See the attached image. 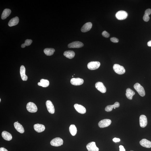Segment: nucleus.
<instances>
[{
	"instance_id": "obj_1",
	"label": "nucleus",
	"mask_w": 151,
	"mask_h": 151,
	"mask_svg": "<svg viewBox=\"0 0 151 151\" xmlns=\"http://www.w3.org/2000/svg\"><path fill=\"white\" fill-rule=\"evenodd\" d=\"M113 69L115 72L119 75H122L125 72V70L123 66L117 64H114Z\"/></svg>"
},
{
	"instance_id": "obj_2",
	"label": "nucleus",
	"mask_w": 151,
	"mask_h": 151,
	"mask_svg": "<svg viewBox=\"0 0 151 151\" xmlns=\"http://www.w3.org/2000/svg\"><path fill=\"white\" fill-rule=\"evenodd\" d=\"M134 88L140 96H144L145 95L144 89L139 83H137L134 86Z\"/></svg>"
},
{
	"instance_id": "obj_3",
	"label": "nucleus",
	"mask_w": 151,
	"mask_h": 151,
	"mask_svg": "<svg viewBox=\"0 0 151 151\" xmlns=\"http://www.w3.org/2000/svg\"><path fill=\"white\" fill-rule=\"evenodd\" d=\"M26 109L28 111L31 113H35L38 110L37 107L35 104L31 102L27 103Z\"/></svg>"
},
{
	"instance_id": "obj_4",
	"label": "nucleus",
	"mask_w": 151,
	"mask_h": 151,
	"mask_svg": "<svg viewBox=\"0 0 151 151\" xmlns=\"http://www.w3.org/2000/svg\"><path fill=\"white\" fill-rule=\"evenodd\" d=\"M128 15V14L126 11L121 10L116 14V17L118 20H122L127 18Z\"/></svg>"
},
{
	"instance_id": "obj_5",
	"label": "nucleus",
	"mask_w": 151,
	"mask_h": 151,
	"mask_svg": "<svg viewBox=\"0 0 151 151\" xmlns=\"http://www.w3.org/2000/svg\"><path fill=\"white\" fill-rule=\"evenodd\" d=\"M63 141L62 138L57 137L53 139L50 142V144L53 146L58 147L62 145Z\"/></svg>"
},
{
	"instance_id": "obj_6",
	"label": "nucleus",
	"mask_w": 151,
	"mask_h": 151,
	"mask_svg": "<svg viewBox=\"0 0 151 151\" xmlns=\"http://www.w3.org/2000/svg\"><path fill=\"white\" fill-rule=\"evenodd\" d=\"M100 65V63L98 61H92L88 63L87 67L89 69L95 70L98 69Z\"/></svg>"
},
{
	"instance_id": "obj_7",
	"label": "nucleus",
	"mask_w": 151,
	"mask_h": 151,
	"mask_svg": "<svg viewBox=\"0 0 151 151\" xmlns=\"http://www.w3.org/2000/svg\"><path fill=\"white\" fill-rule=\"evenodd\" d=\"M111 123V121L110 119H103L100 121L98 124V125L100 128H104L109 126Z\"/></svg>"
},
{
	"instance_id": "obj_8",
	"label": "nucleus",
	"mask_w": 151,
	"mask_h": 151,
	"mask_svg": "<svg viewBox=\"0 0 151 151\" xmlns=\"http://www.w3.org/2000/svg\"><path fill=\"white\" fill-rule=\"evenodd\" d=\"M87 148L89 151H99V149L96 147L95 142H91L88 144Z\"/></svg>"
},
{
	"instance_id": "obj_9",
	"label": "nucleus",
	"mask_w": 151,
	"mask_h": 151,
	"mask_svg": "<svg viewBox=\"0 0 151 151\" xmlns=\"http://www.w3.org/2000/svg\"><path fill=\"white\" fill-rule=\"evenodd\" d=\"M95 86L96 88L98 90L103 93H106V87L103 82H98L96 84Z\"/></svg>"
},
{
	"instance_id": "obj_10",
	"label": "nucleus",
	"mask_w": 151,
	"mask_h": 151,
	"mask_svg": "<svg viewBox=\"0 0 151 151\" xmlns=\"http://www.w3.org/2000/svg\"><path fill=\"white\" fill-rule=\"evenodd\" d=\"M83 44L81 42L76 41L69 44L68 45L69 48H79L83 47Z\"/></svg>"
},
{
	"instance_id": "obj_11",
	"label": "nucleus",
	"mask_w": 151,
	"mask_h": 151,
	"mask_svg": "<svg viewBox=\"0 0 151 151\" xmlns=\"http://www.w3.org/2000/svg\"><path fill=\"white\" fill-rule=\"evenodd\" d=\"M46 106L49 113L53 114L55 113V110L54 106L52 102L50 100L47 101L46 103Z\"/></svg>"
},
{
	"instance_id": "obj_12",
	"label": "nucleus",
	"mask_w": 151,
	"mask_h": 151,
	"mask_svg": "<svg viewBox=\"0 0 151 151\" xmlns=\"http://www.w3.org/2000/svg\"><path fill=\"white\" fill-rule=\"evenodd\" d=\"M139 122L140 127L144 128L146 126L147 124V119L146 116L144 115L140 116L139 118Z\"/></svg>"
},
{
	"instance_id": "obj_13",
	"label": "nucleus",
	"mask_w": 151,
	"mask_h": 151,
	"mask_svg": "<svg viewBox=\"0 0 151 151\" xmlns=\"http://www.w3.org/2000/svg\"><path fill=\"white\" fill-rule=\"evenodd\" d=\"M83 82V79L80 78H73L71 80V83L72 85L75 86L81 85Z\"/></svg>"
},
{
	"instance_id": "obj_14",
	"label": "nucleus",
	"mask_w": 151,
	"mask_h": 151,
	"mask_svg": "<svg viewBox=\"0 0 151 151\" xmlns=\"http://www.w3.org/2000/svg\"><path fill=\"white\" fill-rule=\"evenodd\" d=\"M74 107L76 111L80 114H84L86 112V108L82 105L75 104L74 105Z\"/></svg>"
},
{
	"instance_id": "obj_15",
	"label": "nucleus",
	"mask_w": 151,
	"mask_h": 151,
	"mask_svg": "<svg viewBox=\"0 0 151 151\" xmlns=\"http://www.w3.org/2000/svg\"><path fill=\"white\" fill-rule=\"evenodd\" d=\"M140 144L142 146L147 148L151 147V142L146 139H143L139 142Z\"/></svg>"
},
{
	"instance_id": "obj_16",
	"label": "nucleus",
	"mask_w": 151,
	"mask_h": 151,
	"mask_svg": "<svg viewBox=\"0 0 151 151\" xmlns=\"http://www.w3.org/2000/svg\"><path fill=\"white\" fill-rule=\"evenodd\" d=\"M34 129L36 132L40 133L43 132L45 130V127L43 124H36L34 126Z\"/></svg>"
},
{
	"instance_id": "obj_17",
	"label": "nucleus",
	"mask_w": 151,
	"mask_h": 151,
	"mask_svg": "<svg viewBox=\"0 0 151 151\" xmlns=\"http://www.w3.org/2000/svg\"><path fill=\"white\" fill-rule=\"evenodd\" d=\"M26 69L24 66H21L20 69V73L22 80L26 81L27 80L28 77L25 74Z\"/></svg>"
},
{
	"instance_id": "obj_18",
	"label": "nucleus",
	"mask_w": 151,
	"mask_h": 151,
	"mask_svg": "<svg viewBox=\"0 0 151 151\" xmlns=\"http://www.w3.org/2000/svg\"><path fill=\"white\" fill-rule=\"evenodd\" d=\"M92 24L90 22H88L85 23L82 26L81 30L82 32H87L90 30L92 27Z\"/></svg>"
},
{
	"instance_id": "obj_19",
	"label": "nucleus",
	"mask_w": 151,
	"mask_h": 151,
	"mask_svg": "<svg viewBox=\"0 0 151 151\" xmlns=\"http://www.w3.org/2000/svg\"><path fill=\"white\" fill-rule=\"evenodd\" d=\"M15 129L19 133H23L24 130L23 126L18 122H15L14 124Z\"/></svg>"
},
{
	"instance_id": "obj_20",
	"label": "nucleus",
	"mask_w": 151,
	"mask_h": 151,
	"mask_svg": "<svg viewBox=\"0 0 151 151\" xmlns=\"http://www.w3.org/2000/svg\"><path fill=\"white\" fill-rule=\"evenodd\" d=\"M120 106V103L118 102H116L113 105H110L107 106L105 109V110L107 112L111 111L113 108H118Z\"/></svg>"
},
{
	"instance_id": "obj_21",
	"label": "nucleus",
	"mask_w": 151,
	"mask_h": 151,
	"mask_svg": "<svg viewBox=\"0 0 151 151\" xmlns=\"http://www.w3.org/2000/svg\"><path fill=\"white\" fill-rule=\"evenodd\" d=\"M1 136L3 138L7 141H10L12 139V135L10 133L6 131H3Z\"/></svg>"
},
{
	"instance_id": "obj_22",
	"label": "nucleus",
	"mask_w": 151,
	"mask_h": 151,
	"mask_svg": "<svg viewBox=\"0 0 151 151\" xmlns=\"http://www.w3.org/2000/svg\"><path fill=\"white\" fill-rule=\"evenodd\" d=\"M135 94L134 91L131 89L128 88L126 89V95L128 99L130 100H132L133 96Z\"/></svg>"
},
{
	"instance_id": "obj_23",
	"label": "nucleus",
	"mask_w": 151,
	"mask_h": 151,
	"mask_svg": "<svg viewBox=\"0 0 151 151\" xmlns=\"http://www.w3.org/2000/svg\"><path fill=\"white\" fill-rule=\"evenodd\" d=\"M19 21V18L17 17H16L10 21L8 23V25L10 27L15 26L18 24Z\"/></svg>"
},
{
	"instance_id": "obj_24",
	"label": "nucleus",
	"mask_w": 151,
	"mask_h": 151,
	"mask_svg": "<svg viewBox=\"0 0 151 151\" xmlns=\"http://www.w3.org/2000/svg\"><path fill=\"white\" fill-rule=\"evenodd\" d=\"M64 55L67 58L69 59H72L74 57L75 53L73 51H67L64 52Z\"/></svg>"
},
{
	"instance_id": "obj_25",
	"label": "nucleus",
	"mask_w": 151,
	"mask_h": 151,
	"mask_svg": "<svg viewBox=\"0 0 151 151\" xmlns=\"http://www.w3.org/2000/svg\"><path fill=\"white\" fill-rule=\"evenodd\" d=\"M11 12V10L7 8L3 10L2 14L1 19L3 20L6 19L7 17L9 16Z\"/></svg>"
},
{
	"instance_id": "obj_26",
	"label": "nucleus",
	"mask_w": 151,
	"mask_h": 151,
	"mask_svg": "<svg viewBox=\"0 0 151 151\" xmlns=\"http://www.w3.org/2000/svg\"><path fill=\"white\" fill-rule=\"evenodd\" d=\"M49 85V81L47 80L41 79L40 82L38 83V85L43 87H46L48 86Z\"/></svg>"
},
{
	"instance_id": "obj_27",
	"label": "nucleus",
	"mask_w": 151,
	"mask_h": 151,
	"mask_svg": "<svg viewBox=\"0 0 151 151\" xmlns=\"http://www.w3.org/2000/svg\"><path fill=\"white\" fill-rule=\"evenodd\" d=\"M69 130L72 136H74L77 132V129L76 126L74 124H71L69 128Z\"/></svg>"
},
{
	"instance_id": "obj_28",
	"label": "nucleus",
	"mask_w": 151,
	"mask_h": 151,
	"mask_svg": "<svg viewBox=\"0 0 151 151\" xmlns=\"http://www.w3.org/2000/svg\"><path fill=\"white\" fill-rule=\"evenodd\" d=\"M55 52V50L53 48H46L44 50L45 54L47 56L52 55Z\"/></svg>"
},
{
	"instance_id": "obj_29",
	"label": "nucleus",
	"mask_w": 151,
	"mask_h": 151,
	"mask_svg": "<svg viewBox=\"0 0 151 151\" xmlns=\"http://www.w3.org/2000/svg\"><path fill=\"white\" fill-rule=\"evenodd\" d=\"M32 42V40H31L27 39L25 40L24 44H25L26 46H29L31 45Z\"/></svg>"
},
{
	"instance_id": "obj_30",
	"label": "nucleus",
	"mask_w": 151,
	"mask_h": 151,
	"mask_svg": "<svg viewBox=\"0 0 151 151\" xmlns=\"http://www.w3.org/2000/svg\"><path fill=\"white\" fill-rule=\"evenodd\" d=\"M102 34L103 37L106 38H108L110 36V34L106 31H103Z\"/></svg>"
},
{
	"instance_id": "obj_31",
	"label": "nucleus",
	"mask_w": 151,
	"mask_h": 151,
	"mask_svg": "<svg viewBox=\"0 0 151 151\" xmlns=\"http://www.w3.org/2000/svg\"><path fill=\"white\" fill-rule=\"evenodd\" d=\"M143 19L145 21L148 22L150 20V17H149V15L145 14L143 17Z\"/></svg>"
},
{
	"instance_id": "obj_32",
	"label": "nucleus",
	"mask_w": 151,
	"mask_h": 151,
	"mask_svg": "<svg viewBox=\"0 0 151 151\" xmlns=\"http://www.w3.org/2000/svg\"><path fill=\"white\" fill-rule=\"evenodd\" d=\"M110 40L112 42L114 43H117L119 42V40L118 39L115 37L111 38H110Z\"/></svg>"
},
{
	"instance_id": "obj_33",
	"label": "nucleus",
	"mask_w": 151,
	"mask_h": 151,
	"mask_svg": "<svg viewBox=\"0 0 151 151\" xmlns=\"http://www.w3.org/2000/svg\"><path fill=\"white\" fill-rule=\"evenodd\" d=\"M145 14L147 15H149L151 14V9H148L145 10Z\"/></svg>"
},
{
	"instance_id": "obj_34",
	"label": "nucleus",
	"mask_w": 151,
	"mask_h": 151,
	"mask_svg": "<svg viewBox=\"0 0 151 151\" xmlns=\"http://www.w3.org/2000/svg\"><path fill=\"white\" fill-rule=\"evenodd\" d=\"M113 141L115 143H117V142H120V138H115L113 139Z\"/></svg>"
},
{
	"instance_id": "obj_35",
	"label": "nucleus",
	"mask_w": 151,
	"mask_h": 151,
	"mask_svg": "<svg viewBox=\"0 0 151 151\" xmlns=\"http://www.w3.org/2000/svg\"><path fill=\"white\" fill-rule=\"evenodd\" d=\"M119 148H120V151H125V149L123 145H120L119 146Z\"/></svg>"
},
{
	"instance_id": "obj_36",
	"label": "nucleus",
	"mask_w": 151,
	"mask_h": 151,
	"mask_svg": "<svg viewBox=\"0 0 151 151\" xmlns=\"http://www.w3.org/2000/svg\"><path fill=\"white\" fill-rule=\"evenodd\" d=\"M0 151H8L6 148L4 147H1L0 148Z\"/></svg>"
},
{
	"instance_id": "obj_37",
	"label": "nucleus",
	"mask_w": 151,
	"mask_h": 151,
	"mask_svg": "<svg viewBox=\"0 0 151 151\" xmlns=\"http://www.w3.org/2000/svg\"><path fill=\"white\" fill-rule=\"evenodd\" d=\"M147 45H148L149 47H151V40L149 41L148 43H147Z\"/></svg>"
},
{
	"instance_id": "obj_38",
	"label": "nucleus",
	"mask_w": 151,
	"mask_h": 151,
	"mask_svg": "<svg viewBox=\"0 0 151 151\" xmlns=\"http://www.w3.org/2000/svg\"><path fill=\"white\" fill-rule=\"evenodd\" d=\"M26 46L25 45V44L24 43L23 44H22L21 46V47L22 48H25Z\"/></svg>"
},
{
	"instance_id": "obj_39",
	"label": "nucleus",
	"mask_w": 151,
	"mask_h": 151,
	"mask_svg": "<svg viewBox=\"0 0 151 151\" xmlns=\"http://www.w3.org/2000/svg\"><path fill=\"white\" fill-rule=\"evenodd\" d=\"M1 99H0V102H1Z\"/></svg>"
},
{
	"instance_id": "obj_40",
	"label": "nucleus",
	"mask_w": 151,
	"mask_h": 151,
	"mask_svg": "<svg viewBox=\"0 0 151 151\" xmlns=\"http://www.w3.org/2000/svg\"><path fill=\"white\" fill-rule=\"evenodd\" d=\"M74 77L73 76H72V77Z\"/></svg>"
},
{
	"instance_id": "obj_41",
	"label": "nucleus",
	"mask_w": 151,
	"mask_h": 151,
	"mask_svg": "<svg viewBox=\"0 0 151 151\" xmlns=\"http://www.w3.org/2000/svg\"></svg>"
},
{
	"instance_id": "obj_42",
	"label": "nucleus",
	"mask_w": 151,
	"mask_h": 151,
	"mask_svg": "<svg viewBox=\"0 0 151 151\" xmlns=\"http://www.w3.org/2000/svg\"><path fill=\"white\" fill-rule=\"evenodd\" d=\"M116 108H114V109H115Z\"/></svg>"
}]
</instances>
